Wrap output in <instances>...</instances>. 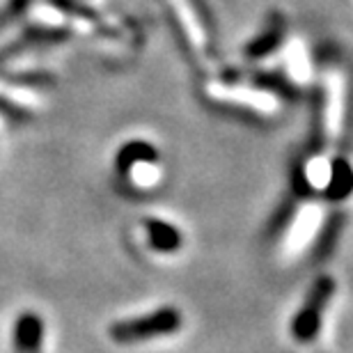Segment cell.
Returning <instances> with one entry per match:
<instances>
[{
  "label": "cell",
  "mask_w": 353,
  "mask_h": 353,
  "mask_svg": "<svg viewBox=\"0 0 353 353\" xmlns=\"http://www.w3.org/2000/svg\"><path fill=\"white\" fill-rule=\"evenodd\" d=\"M316 223H319V209H316V207H307V209L299 216V221H296L294 232H292V234H289V239H287V250H289V252L301 250L303 245H305L307 239L312 236V232H314V228H316Z\"/></svg>",
  "instance_id": "4"
},
{
  "label": "cell",
  "mask_w": 353,
  "mask_h": 353,
  "mask_svg": "<svg viewBox=\"0 0 353 353\" xmlns=\"http://www.w3.org/2000/svg\"><path fill=\"white\" fill-rule=\"evenodd\" d=\"M41 340H44V323L37 314H23L17 326L14 347L17 353H41Z\"/></svg>",
  "instance_id": "3"
},
{
  "label": "cell",
  "mask_w": 353,
  "mask_h": 353,
  "mask_svg": "<svg viewBox=\"0 0 353 353\" xmlns=\"http://www.w3.org/2000/svg\"><path fill=\"white\" fill-rule=\"evenodd\" d=\"M32 0H7V5L0 10V28H5L7 23H12L14 19L21 17L26 10H28V5H30Z\"/></svg>",
  "instance_id": "6"
},
{
  "label": "cell",
  "mask_w": 353,
  "mask_h": 353,
  "mask_svg": "<svg viewBox=\"0 0 353 353\" xmlns=\"http://www.w3.org/2000/svg\"><path fill=\"white\" fill-rule=\"evenodd\" d=\"M330 294H333V280L323 278L319 285L314 287V292H312V296H310L305 310H303L301 316L294 323V333L299 340L307 342L314 337L316 328H319V321H321V310L328 303Z\"/></svg>",
  "instance_id": "2"
},
{
  "label": "cell",
  "mask_w": 353,
  "mask_h": 353,
  "mask_svg": "<svg viewBox=\"0 0 353 353\" xmlns=\"http://www.w3.org/2000/svg\"><path fill=\"white\" fill-rule=\"evenodd\" d=\"M131 176H133V181L140 183V186H150V183L159 179V170L150 163H138V165H133Z\"/></svg>",
  "instance_id": "7"
},
{
  "label": "cell",
  "mask_w": 353,
  "mask_h": 353,
  "mask_svg": "<svg viewBox=\"0 0 353 353\" xmlns=\"http://www.w3.org/2000/svg\"><path fill=\"white\" fill-rule=\"evenodd\" d=\"M150 239L157 250H174L179 245V232L165 223H150Z\"/></svg>",
  "instance_id": "5"
},
{
  "label": "cell",
  "mask_w": 353,
  "mask_h": 353,
  "mask_svg": "<svg viewBox=\"0 0 353 353\" xmlns=\"http://www.w3.org/2000/svg\"><path fill=\"white\" fill-rule=\"evenodd\" d=\"M181 328V316L172 307L157 310V312L140 316V319L119 321L110 328V337L119 344H133L143 340H154V337H163L176 333Z\"/></svg>",
  "instance_id": "1"
}]
</instances>
